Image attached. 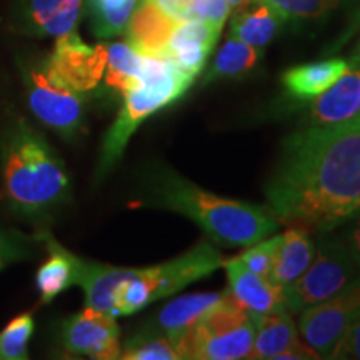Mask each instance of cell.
<instances>
[{"label":"cell","mask_w":360,"mask_h":360,"mask_svg":"<svg viewBox=\"0 0 360 360\" xmlns=\"http://www.w3.org/2000/svg\"><path fill=\"white\" fill-rule=\"evenodd\" d=\"M278 222L327 233L360 214V119L305 127L283 143L265 187Z\"/></svg>","instance_id":"obj_1"},{"label":"cell","mask_w":360,"mask_h":360,"mask_svg":"<svg viewBox=\"0 0 360 360\" xmlns=\"http://www.w3.org/2000/svg\"><path fill=\"white\" fill-rule=\"evenodd\" d=\"M147 180L152 205L191 219L219 245L250 247L281 227L269 209L224 199L164 165L152 170Z\"/></svg>","instance_id":"obj_2"},{"label":"cell","mask_w":360,"mask_h":360,"mask_svg":"<svg viewBox=\"0 0 360 360\" xmlns=\"http://www.w3.org/2000/svg\"><path fill=\"white\" fill-rule=\"evenodd\" d=\"M0 159L4 195L13 212L40 217L69 199L65 164L24 119H15L4 132Z\"/></svg>","instance_id":"obj_3"},{"label":"cell","mask_w":360,"mask_h":360,"mask_svg":"<svg viewBox=\"0 0 360 360\" xmlns=\"http://www.w3.org/2000/svg\"><path fill=\"white\" fill-rule=\"evenodd\" d=\"M193 79L195 77L180 69L172 58L143 56L141 77L122 94V107L103 137L98 172H109L124 155L130 137L143 120L179 101L191 87Z\"/></svg>","instance_id":"obj_4"},{"label":"cell","mask_w":360,"mask_h":360,"mask_svg":"<svg viewBox=\"0 0 360 360\" xmlns=\"http://www.w3.org/2000/svg\"><path fill=\"white\" fill-rule=\"evenodd\" d=\"M224 265L220 252L200 240L182 255L150 267H115V283L110 295V315H132L155 300H162L184 287L209 277Z\"/></svg>","instance_id":"obj_5"},{"label":"cell","mask_w":360,"mask_h":360,"mask_svg":"<svg viewBox=\"0 0 360 360\" xmlns=\"http://www.w3.org/2000/svg\"><path fill=\"white\" fill-rule=\"evenodd\" d=\"M254 339V319L224 290V299L182 335L180 350L192 360L250 359Z\"/></svg>","instance_id":"obj_6"},{"label":"cell","mask_w":360,"mask_h":360,"mask_svg":"<svg viewBox=\"0 0 360 360\" xmlns=\"http://www.w3.org/2000/svg\"><path fill=\"white\" fill-rule=\"evenodd\" d=\"M360 277L340 237L321 236L315 245L312 264L294 283L285 287L287 312L300 314L339 294Z\"/></svg>","instance_id":"obj_7"},{"label":"cell","mask_w":360,"mask_h":360,"mask_svg":"<svg viewBox=\"0 0 360 360\" xmlns=\"http://www.w3.org/2000/svg\"><path fill=\"white\" fill-rule=\"evenodd\" d=\"M24 85L29 109L39 122L72 141L85 124V94L77 92L53 74L47 60L27 67Z\"/></svg>","instance_id":"obj_8"},{"label":"cell","mask_w":360,"mask_h":360,"mask_svg":"<svg viewBox=\"0 0 360 360\" xmlns=\"http://www.w3.org/2000/svg\"><path fill=\"white\" fill-rule=\"evenodd\" d=\"M360 317V277L344 290L300 312L299 332L321 359H330L337 342Z\"/></svg>","instance_id":"obj_9"},{"label":"cell","mask_w":360,"mask_h":360,"mask_svg":"<svg viewBox=\"0 0 360 360\" xmlns=\"http://www.w3.org/2000/svg\"><path fill=\"white\" fill-rule=\"evenodd\" d=\"M60 340L67 352L96 360L120 359V328L114 315L85 307L62 323Z\"/></svg>","instance_id":"obj_10"},{"label":"cell","mask_w":360,"mask_h":360,"mask_svg":"<svg viewBox=\"0 0 360 360\" xmlns=\"http://www.w3.org/2000/svg\"><path fill=\"white\" fill-rule=\"evenodd\" d=\"M45 60L62 82L89 94L98 87L105 74L107 45H89L77 32H70L57 37L52 56Z\"/></svg>","instance_id":"obj_11"},{"label":"cell","mask_w":360,"mask_h":360,"mask_svg":"<svg viewBox=\"0 0 360 360\" xmlns=\"http://www.w3.org/2000/svg\"><path fill=\"white\" fill-rule=\"evenodd\" d=\"M222 267L227 274L229 287L225 290L250 317L282 312L285 307V287L272 278L252 272L237 257L225 260Z\"/></svg>","instance_id":"obj_12"},{"label":"cell","mask_w":360,"mask_h":360,"mask_svg":"<svg viewBox=\"0 0 360 360\" xmlns=\"http://www.w3.org/2000/svg\"><path fill=\"white\" fill-rule=\"evenodd\" d=\"M84 0H22L17 24L27 35L60 37L75 32Z\"/></svg>","instance_id":"obj_13"},{"label":"cell","mask_w":360,"mask_h":360,"mask_svg":"<svg viewBox=\"0 0 360 360\" xmlns=\"http://www.w3.org/2000/svg\"><path fill=\"white\" fill-rule=\"evenodd\" d=\"M312 127H337L360 119V67L345 72L334 85L310 101Z\"/></svg>","instance_id":"obj_14"},{"label":"cell","mask_w":360,"mask_h":360,"mask_svg":"<svg viewBox=\"0 0 360 360\" xmlns=\"http://www.w3.org/2000/svg\"><path fill=\"white\" fill-rule=\"evenodd\" d=\"M222 27L204 20H180L167 44V57L184 72L197 77L217 44Z\"/></svg>","instance_id":"obj_15"},{"label":"cell","mask_w":360,"mask_h":360,"mask_svg":"<svg viewBox=\"0 0 360 360\" xmlns=\"http://www.w3.org/2000/svg\"><path fill=\"white\" fill-rule=\"evenodd\" d=\"M175 25L177 20L148 0H141L125 29L127 44L142 56L167 57V44Z\"/></svg>","instance_id":"obj_16"},{"label":"cell","mask_w":360,"mask_h":360,"mask_svg":"<svg viewBox=\"0 0 360 360\" xmlns=\"http://www.w3.org/2000/svg\"><path fill=\"white\" fill-rule=\"evenodd\" d=\"M39 240H42L47 247L49 257L37 270L35 285H37L42 302L49 304L62 292L79 285L82 259L58 244L49 232L39 233Z\"/></svg>","instance_id":"obj_17"},{"label":"cell","mask_w":360,"mask_h":360,"mask_svg":"<svg viewBox=\"0 0 360 360\" xmlns=\"http://www.w3.org/2000/svg\"><path fill=\"white\" fill-rule=\"evenodd\" d=\"M222 299L224 292H197V294L177 297L157 312L155 319L148 323V327L170 335L180 345L182 335H186Z\"/></svg>","instance_id":"obj_18"},{"label":"cell","mask_w":360,"mask_h":360,"mask_svg":"<svg viewBox=\"0 0 360 360\" xmlns=\"http://www.w3.org/2000/svg\"><path fill=\"white\" fill-rule=\"evenodd\" d=\"M289 225L278 240L270 274V278L282 287H289L302 276L315 255V244L309 236V229L300 224Z\"/></svg>","instance_id":"obj_19"},{"label":"cell","mask_w":360,"mask_h":360,"mask_svg":"<svg viewBox=\"0 0 360 360\" xmlns=\"http://www.w3.org/2000/svg\"><path fill=\"white\" fill-rule=\"evenodd\" d=\"M350 69L344 58H328L314 64L292 67L283 74L282 82L287 92L297 101H312L334 85Z\"/></svg>","instance_id":"obj_20"},{"label":"cell","mask_w":360,"mask_h":360,"mask_svg":"<svg viewBox=\"0 0 360 360\" xmlns=\"http://www.w3.org/2000/svg\"><path fill=\"white\" fill-rule=\"evenodd\" d=\"M282 20V17L267 4L260 0H247L237 7L236 15L232 17L231 37L255 49H264L278 34Z\"/></svg>","instance_id":"obj_21"},{"label":"cell","mask_w":360,"mask_h":360,"mask_svg":"<svg viewBox=\"0 0 360 360\" xmlns=\"http://www.w3.org/2000/svg\"><path fill=\"white\" fill-rule=\"evenodd\" d=\"M252 319L255 323V339L250 359L277 360L278 355L300 340L290 312L287 310Z\"/></svg>","instance_id":"obj_22"},{"label":"cell","mask_w":360,"mask_h":360,"mask_svg":"<svg viewBox=\"0 0 360 360\" xmlns=\"http://www.w3.org/2000/svg\"><path fill=\"white\" fill-rule=\"evenodd\" d=\"M260 60V49L242 42L236 37H229L220 47L214 64L205 75V84L219 79H233L249 74Z\"/></svg>","instance_id":"obj_23"},{"label":"cell","mask_w":360,"mask_h":360,"mask_svg":"<svg viewBox=\"0 0 360 360\" xmlns=\"http://www.w3.org/2000/svg\"><path fill=\"white\" fill-rule=\"evenodd\" d=\"M143 56L127 42L107 45V67L103 80L105 85L119 94L127 92L142 74Z\"/></svg>","instance_id":"obj_24"},{"label":"cell","mask_w":360,"mask_h":360,"mask_svg":"<svg viewBox=\"0 0 360 360\" xmlns=\"http://www.w3.org/2000/svg\"><path fill=\"white\" fill-rule=\"evenodd\" d=\"M120 359L125 360H184L179 342L152 327H143L125 342Z\"/></svg>","instance_id":"obj_25"},{"label":"cell","mask_w":360,"mask_h":360,"mask_svg":"<svg viewBox=\"0 0 360 360\" xmlns=\"http://www.w3.org/2000/svg\"><path fill=\"white\" fill-rule=\"evenodd\" d=\"M141 0H87L90 25L98 39H110L127 29Z\"/></svg>","instance_id":"obj_26"},{"label":"cell","mask_w":360,"mask_h":360,"mask_svg":"<svg viewBox=\"0 0 360 360\" xmlns=\"http://www.w3.org/2000/svg\"><path fill=\"white\" fill-rule=\"evenodd\" d=\"M34 319L30 314H20L12 319L0 332V359L24 360L29 357V342L34 334Z\"/></svg>","instance_id":"obj_27"},{"label":"cell","mask_w":360,"mask_h":360,"mask_svg":"<svg viewBox=\"0 0 360 360\" xmlns=\"http://www.w3.org/2000/svg\"><path fill=\"white\" fill-rule=\"evenodd\" d=\"M272 7L283 20L319 19L340 6L342 0H260Z\"/></svg>","instance_id":"obj_28"},{"label":"cell","mask_w":360,"mask_h":360,"mask_svg":"<svg viewBox=\"0 0 360 360\" xmlns=\"http://www.w3.org/2000/svg\"><path fill=\"white\" fill-rule=\"evenodd\" d=\"M278 240H281V236L267 238V240L264 242L260 240L257 244H254V247L250 245V249H247L244 254L238 255L237 259L240 260L247 269L252 270V272L270 278Z\"/></svg>","instance_id":"obj_29"},{"label":"cell","mask_w":360,"mask_h":360,"mask_svg":"<svg viewBox=\"0 0 360 360\" xmlns=\"http://www.w3.org/2000/svg\"><path fill=\"white\" fill-rule=\"evenodd\" d=\"M231 8L225 0H192L188 20H204L224 27L227 17L231 15Z\"/></svg>","instance_id":"obj_30"},{"label":"cell","mask_w":360,"mask_h":360,"mask_svg":"<svg viewBox=\"0 0 360 360\" xmlns=\"http://www.w3.org/2000/svg\"><path fill=\"white\" fill-rule=\"evenodd\" d=\"M330 359L360 360V317L347 327L337 345L332 350Z\"/></svg>","instance_id":"obj_31"},{"label":"cell","mask_w":360,"mask_h":360,"mask_svg":"<svg viewBox=\"0 0 360 360\" xmlns=\"http://www.w3.org/2000/svg\"><path fill=\"white\" fill-rule=\"evenodd\" d=\"M27 255L25 244L17 236H8L0 238V270L6 269L8 264L17 262Z\"/></svg>","instance_id":"obj_32"},{"label":"cell","mask_w":360,"mask_h":360,"mask_svg":"<svg viewBox=\"0 0 360 360\" xmlns=\"http://www.w3.org/2000/svg\"><path fill=\"white\" fill-rule=\"evenodd\" d=\"M342 238V242H344L345 247H347L350 257L357 265L359 270H360V214L357 217L352 219V222L349 224V227L345 229L344 233L339 236Z\"/></svg>","instance_id":"obj_33"},{"label":"cell","mask_w":360,"mask_h":360,"mask_svg":"<svg viewBox=\"0 0 360 360\" xmlns=\"http://www.w3.org/2000/svg\"><path fill=\"white\" fill-rule=\"evenodd\" d=\"M154 6L167 13L174 20H188V11H191L192 0H148Z\"/></svg>","instance_id":"obj_34"},{"label":"cell","mask_w":360,"mask_h":360,"mask_svg":"<svg viewBox=\"0 0 360 360\" xmlns=\"http://www.w3.org/2000/svg\"><path fill=\"white\" fill-rule=\"evenodd\" d=\"M352 65L354 67H360V42L357 45V49H355V56L352 58Z\"/></svg>","instance_id":"obj_35"},{"label":"cell","mask_w":360,"mask_h":360,"mask_svg":"<svg viewBox=\"0 0 360 360\" xmlns=\"http://www.w3.org/2000/svg\"><path fill=\"white\" fill-rule=\"evenodd\" d=\"M225 2H227L232 8H237L238 6H242V4L247 2V0H225Z\"/></svg>","instance_id":"obj_36"},{"label":"cell","mask_w":360,"mask_h":360,"mask_svg":"<svg viewBox=\"0 0 360 360\" xmlns=\"http://www.w3.org/2000/svg\"><path fill=\"white\" fill-rule=\"evenodd\" d=\"M11 236V233H7V232H4V231H0V238H6V237H8Z\"/></svg>","instance_id":"obj_37"}]
</instances>
